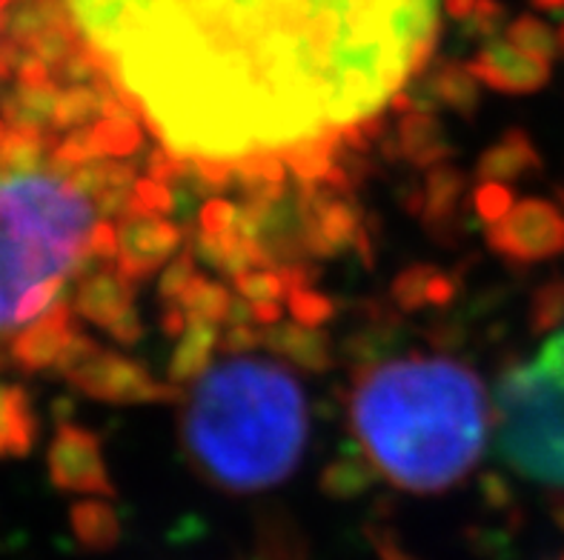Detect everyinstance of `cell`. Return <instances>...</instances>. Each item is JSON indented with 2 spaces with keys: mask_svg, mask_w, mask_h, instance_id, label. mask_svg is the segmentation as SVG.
Wrapping results in <instances>:
<instances>
[{
  "mask_svg": "<svg viewBox=\"0 0 564 560\" xmlns=\"http://www.w3.org/2000/svg\"><path fill=\"white\" fill-rule=\"evenodd\" d=\"M499 452L530 481L564 492V372L513 363L496 389Z\"/></svg>",
  "mask_w": 564,
  "mask_h": 560,
  "instance_id": "obj_5",
  "label": "cell"
},
{
  "mask_svg": "<svg viewBox=\"0 0 564 560\" xmlns=\"http://www.w3.org/2000/svg\"><path fill=\"white\" fill-rule=\"evenodd\" d=\"M195 261H198V257H195L193 246H189V249H184L181 255H175L170 263H166L164 272H161V277H158V298L164 300V306L178 304L181 295H184V292L189 289V284H193L195 277H198Z\"/></svg>",
  "mask_w": 564,
  "mask_h": 560,
  "instance_id": "obj_33",
  "label": "cell"
},
{
  "mask_svg": "<svg viewBox=\"0 0 564 560\" xmlns=\"http://www.w3.org/2000/svg\"><path fill=\"white\" fill-rule=\"evenodd\" d=\"M232 286H236L238 295H241L243 300H250L252 306L281 304V300H286V284L284 277H281L279 266L241 272L238 277H232Z\"/></svg>",
  "mask_w": 564,
  "mask_h": 560,
  "instance_id": "obj_30",
  "label": "cell"
},
{
  "mask_svg": "<svg viewBox=\"0 0 564 560\" xmlns=\"http://www.w3.org/2000/svg\"><path fill=\"white\" fill-rule=\"evenodd\" d=\"M238 212H241V206L232 200L209 198L198 212V232H229L238 227Z\"/></svg>",
  "mask_w": 564,
  "mask_h": 560,
  "instance_id": "obj_37",
  "label": "cell"
},
{
  "mask_svg": "<svg viewBox=\"0 0 564 560\" xmlns=\"http://www.w3.org/2000/svg\"><path fill=\"white\" fill-rule=\"evenodd\" d=\"M556 32H558V46H562V52H564V23L556 29Z\"/></svg>",
  "mask_w": 564,
  "mask_h": 560,
  "instance_id": "obj_45",
  "label": "cell"
},
{
  "mask_svg": "<svg viewBox=\"0 0 564 560\" xmlns=\"http://www.w3.org/2000/svg\"><path fill=\"white\" fill-rule=\"evenodd\" d=\"M115 257H118V227L112 220H98L93 229H89V238H86L84 246V266L86 263H98V266H115Z\"/></svg>",
  "mask_w": 564,
  "mask_h": 560,
  "instance_id": "obj_36",
  "label": "cell"
},
{
  "mask_svg": "<svg viewBox=\"0 0 564 560\" xmlns=\"http://www.w3.org/2000/svg\"><path fill=\"white\" fill-rule=\"evenodd\" d=\"M376 481H379V469L372 466V461L361 449L350 447L344 449L341 458H336V461L324 469L322 490L329 497L347 501V497L365 495Z\"/></svg>",
  "mask_w": 564,
  "mask_h": 560,
  "instance_id": "obj_24",
  "label": "cell"
},
{
  "mask_svg": "<svg viewBox=\"0 0 564 560\" xmlns=\"http://www.w3.org/2000/svg\"><path fill=\"white\" fill-rule=\"evenodd\" d=\"M539 12H547V14H564V0H530Z\"/></svg>",
  "mask_w": 564,
  "mask_h": 560,
  "instance_id": "obj_43",
  "label": "cell"
},
{
  "mask_svg": "<svg viewBox=\"0 0 564 560\" xmlns=\"http://www.w3.org/2000/svg\"><path fill=\"white\" fill-rule=\"evenodd\" d=\"M467 178L462 169L453 164H438L430 166L424 175V184L419 189V212L415 218H422L427 232L438 241H444V234L456 232L458 223V206L465 198Z\"/></svg>",
  "mask_w": 564,
  "mask_h": 560,
  "instance_id": "obj_16",
  "label": "cell"
},
{
  "mask_svg": "<svg viewBox=\"0 0 564 560\" xmlns=\"http://www.w3.org/2000/svg\"><path fill=\"white\" fill-rule=\"evenodd\" d=\"M75 189L89 200L95 215L104 220L109 218H127L129 195L135 186L138 175L132 164L121 161H89L84 166H75L64 175Z\"/></svg>",
  "mask_w": 564,
  "mask_h": 560,
  "instance_id": "obj_13",
  "label": "cell"
},
{
  "mask_svg": "<svg viewBox=\"0 0 564 560\" xmlns=\"http://www.w3.org/2000/svg\"><path fill=\"white\" fill-rule=\"evenodd\" d=\"M227 352H247V349L264 347V329L261 327H227L221 334Z\"/></svg>",
  "mask_w": 564,
  "mask_h": 560,
  "instance_id": "obj_39",
  "label": "cell"
},
{
  "mask_svg": "<svg viewBox=\"0 0 564 560\" xmlns=\"http://www.w3.org/2000/svg\"><path fill=\"white\" fill-rule=\"evenodd\" d=\"M465 37L470 41H490L499 37L501 29H508V9L499 0H479L465 23Z\"/></svg>",
  "mask_w": 564,
  "mask_h": 560,
  "instance_id": "obj_34",
  "label": "cell"
},
{
  "mask_svg": "<svg viewBox=\"0 0 564 560\" xmlns=\"http://www.w3.org/2000/svg\"><path fill=\"white\" fill-rule=\"evenodd\" d=\"M98 69L189 161L341 141L427 72L438 0H64Z\"/></svg>",
  "mask_w": 564,
  "mask_h": 560,
  "instance_id": "obj_1",
  "label": "cell"
},
{
  "mask_svg": "<svg viewBox=\"0 0 564 560\" xmlns=\"http://www.w3.org/2000/svg\"><path fill=\"white\" fill-rule=\"evenodd\" d=\"M175 206H178L175 191L147 175V178H138L135 186H132L127 218H166L170 212H175Z\"/></svg>",
  "mask_w": 564,
  "mask_h": 560,
  "instance_id": "obj_29",
  "label": "cell"
},
{
  "mask_svg": "<svg viewBox=\"0 0 564 560\" xmlns=\"http://www.w3.org/2000/svg\"><path fill=\"white\" fill-rule=\"evenodd\" d=\"M539 172H542V155L522 129H508L476 164V178L481 184L510 186L516 180L533 178Z\"/></svg>",
  "mask_w": 564,
  "mask_h": 560,
  "instance_id": "obj_18",
  "label": "cell"
},
{
  "mask_svg": "<svg viewBox=\"0 0 564 560\" xmlns=\"http://www.w3.org/2000/svg\"><path fill=\"white\" fill-rule=\"evenodd\" d=\"M95 209L61 175H0V334L18 327L29 289L84 270Z\"/></svg>",
  "mask_w": 564,
  "mask_h": 560,
  "instance_id": "obj_4",
  "label": "cell"
},
{
  "mask_svg": "<svg viewBox=\"0 0 564 560\" xmlns=\"http://www.w3.org/2000/svg\"><path fill=\"white\" fill-rule=\"evenodd\" d=\"M72 526L86 547L109 549L118 540V518L104 501H80L72 506Z\"/></svg>",
  "mask_w": 564,
  "mask_h": 560,
  "instance_id": "obj_27",
  "label": "cell"
},
{
  "mask_svg": "<svg viewBox=\"0 0 564 560\" xmlns=\"http://www.w3.org/2000/svg\"><path fill=\"white\" fill-rule=\"evenodd\" d=\"M304 389L284 366L232 358L195 381L184 440L204 475L232 492L286 481L307 443Z\"/></svg>",
  "mask_w": 564,
  "mask_h": 560,
  "instance_id": "obj_3",
  "label": "cell"
},
{
  "mask_svg": "<svg viewBox=\"0 0 564 560\" xmlns=\"http://www.w3.org/2000/svg\"><path fill=\"white\" fill-rule=\"evenodd\" d=\"M487 246L522 266L564 255V212L551 200H519L499 223L487 227Z\"/></svg>",
  "mask_w": 564,
  "mask_h": 560,
  "instance_id": "obj_8",
  "label": "cell"
},
{
  "mask_svg": "<svg viewBox=\"0 0 564 560\" xmlns=\"http://www.w3.org/2000/svg\"><path fill=\"white\" fill-rule=\"evenodd\" d=\"M536 358L542 363H547V366H553V370L564 372V323L544 341L542 352H539Z\"/></svg>",
  "mask_w": 564,
  "mask_h": 560,
  "instance_id": "obj_41",
  "label": "cell"
},
{
  "mask_svg": "<svg viewBox=\"0 0 564 560\" xmlns=\"http://www.w3.org/2000/svg\"><path fill=\"white\" fill-rule=\"evenodd\" d=\"M352 426L379 475L415 495L456 486L487 440L481 381L451 358L410 355L356 381Z\"/></svg>",
  "mask_w": 564,
  "mask_h": 560,
  "instance_id": "obj_2",
  "label": "cell"
},
{
  "mask_svg": "<svg viewBox=\"0 0 564 560\" xmlns=\"http://www.w3.org/2000/svg\"><path fill=\"white\" fill-rule=\"evenodd\" d=\"M456 295L458 277L430 263H413L408 270H401L390 286V298L401 312H422L433 306L444 309L456 304Z\"/></svg>",
  "mask_w": 564,
  "mask_h": 560,
  "instance_id": "obj_19",
  "label": "cell"
},
{
  "mask_svg": "<svg viewBox=\"0 0 564 560\" xmlns=\"http://www.w3.org/2000/svg\"><path fill=\"white\" fill-rule=\"evenodd\" d=\"M476 3H479V0H444L447 14H451V18H456V21H462V23L470 18L473 9H476Z\"/></svg>",
  "mask_w": 564,
  "mask_h": 560,
  "instance_id": "obj_42",
  "label": "cell"
},
{
  "mask_svg": "<svg viewBox=\"0 0 564 560\" xmlns=\"http://www.w3.org/2000/svg\"><path fill=\"white\" fill-rule=\"evenodd\" d=\"M23 57H26V52H23L18 43L9 41V37L7 41H0V86L18 75V66L23 64Z\"/></svg>",
  "mask_w": 564,
  "mask_h": 560,
  "instance_id": "obj_40",
  "label": "cell"
},
{
  "mask_svg": "<svg viewBox=\"0 0 564 560\" xmlns=\"http://www.w3.org/2000/svg\"><path fill=\"white\" fill-rule=\"evenodd\" d=\"M115 92L112 80L104 75L95 84L66 86L57 95L55 118H52V132H72V129H84L100 118L104 98Z\"/></svg>",
  "mask_w": 564,
  "mask_h": 560,
  "instance_id": "obj_23",
  "label": "cell"
},
{
  "mask_svg": "<svg viewBox=\"0 0 564 560\" xmlns=\"http://www.w3.org/2000/svg\"><path fill=\"white\" fill-rule=\"evenodd\" d=\"M304 223V255L307 257H338L344 252H356L370 263V234L365 229V212L358 209L347 189L327 184H299L295 191Z\"/></svg>",
  "mask_w": 564,
  "mask_h": 560,
  "instance_id": "obj_6",
  "label": "cell"
},
{
  "mask_svg": "<svg viewBox=\"0 0 564 560\" xmlns=\"http://www.w3.org/2000/svg\"><path fill=\"white\" fill-rule=\"evenodd\" d=\"M57 95H61V86L55 80L41 86L14 84V89L0 95V118H3L9 129L50 135Z\"/></svg>",
  "mask_w": 564,
  "mask_h": 560,
  "instance_id": "obj_21",
  "label": "cell"
},
{
  "mask_svg": "<svg viewBox=\"0 0 564 560\" xmlns=\"http://www.w3.org/2000/svg\"><path fill=\"white\" fill-rule=\"evenodd\" d=\"M46 463H50L52 483L61 492L104 497L115 495L98 435L89 432L86 426L61 420L50 443V452H46Z\"/></svg>",
  "mask_w": 564,
  "mask_h": 560,
  "instance_id": "obj_9",
  "label": "cell"
},
{
  "mask_svg": "<svg viewBox=\"0 0 564 560\" xmlns=\"http://www.w3.org/2000/svg\"><path fill=\"white\" fill-rule=\"evenodd\" d=\"M467 69L479 78V84L505 95L539 92L551 80V61L519 50L501 35L481 43L479 55L473 57Z\"/></svg>",
  "mask_w": 564,
  "mask_h": 560,
  "instance_id": "obj_11",
  "label": "cell"
},
{
  "mask_svg": "<svg viewBox=\"0 0 564 560\" xmlns=\"http://www.w3.org/2000/svg\"><path fill=\"white\" fill-rule=\"evenodd\" d=\"M384 152L390 157H404L415 169L444 164L453 155L447 129L433 112H404L395 123V132L384 138Z\"/></svg>",
  "mask_w": 564,
  "mask_h": 560,
  "instance_id": "obj_15",
  "label": "cell"
},
{
  "mask_svg": "<svg viewBox=\"0 0 564 560\" xmlns=\"http://www.w3.org/2000/svg\"><path fill=\"white\" fill-rule=\"evenodd\" d=\"M75 332L78 329H75V320H72V304L69 300H57L41 318L26 323L21 332L14 334L9 358L23 372L50 370L61 361L66 343Z\"/></svg>",
  "mask_w": 564,
  "mask_h": 560,
  "instance_id": "obj_12",
  "label": "cell"
},
{
  "mask_svg": "<svg viewBox=\"0 0 564 560\" xmlns=\"http://www.w3.org/2000/svg\"><path fill=\"white\" fill-rule=\"evenodd\" d=\"M558 198H562V204H564V189H562V191H558Z\"/></svg>",
  "mask_w": 564,
  "mask_h": 560,
  "instance_id": "obj_47",
  "label": "cell"
},
{
  "mask_svg": "<svg viewBox=\"0 0 564 560\" xmlns=\"http://www.w3.org/2000/svg\"><path fill=\"white\" fill-rule=\"evenodd\" d=\"M66 381L93 400L115 406H141V404H175L181 400L178 386L161 383L135 358L121 352L98 349L80 370L72 372Z\"/></svg>",
  "mask_w": 564,
  "mask_h": 560,
  "instance_id": "obj_7",
  "label": "cell"
},
{
  "mask_svg": "<svg viewBox=\"0 0 564 560\" xmlns=\"http://www.w3.org/2000/svg\"><path fill=\"white\" fill-rule=\"evenodd\" d=\"M9 3H12V0H0V29H3V9H7Z\"/></svg>",
  "mask_w": 564,
  "mask_h": 560,
  "instance_id": "obj_44",
  "label": "cell"
},
{
  "mask_svg": "<svg viewBox=\"0 0 564 560\" xmlns=\"http://www.w3.org/2000/svg\"><path fill=\"white\" fill-rule=\"evenodd\" d=\"M3 132H7V123H3V118H0V138H3Z\"/></svg>",
  "mask_w": 564,
  "mask_h": 560,
  "instance_id": "obj_46",
  "label": "cell"
},
{
  "mask_svg": "<svg viewBox=\"0 0 564 560\" xmlns=\"http://www.w3.org/2000/svg\"><path fill=\"white\" fill-rule=\"evenodd\" d=\"M232 295L224 284L209 277H195L189 289L178 298V309L184 312L186 323H204V327H224L229 315Z\"/></svg>",
  "mask_w": 564,
  "mask_h": 560,
  "instance_id": "obj_25",
  "label": "cell"
},
{
  "mask_svg": "<svg viewBox=\"0 0 564 560\" xmlns=\"http://www.w3.org/2000/svg\"><path fill=\"white\" fill-rule=\"evenodd\" d=\"M218 343H221L218 327L186 323L184 334L178 338V347H175V352L170 358V366H166V377H170L172 386L198 381L209 370Z\"/></svg>",
  "mask_w": 564,
  "mask_h": 560,
  "instance_id": "obj_22",
  "label": "cell"
},
{
  "mask_svg": "<svg viewBox=\"0 0 564 560\" xmlns=\"http://www.w3.org/2000/svg\"><path fill=\"white\" fill-rule=\"evenodd\" d=\"M505 37H508L513 46H519V50L530 52V55L536 57H544V61H553L556 55H562L556 29H551L544 21L533 18V14H524V18H516L513 23H508Z\"/></svg>",
  "mask_w": 564,
  "mask_h": 560,
  "instance_id": "obj_28",
  "label": "cell"
},
{
  "mask_svg": "<svg viewBox=\"0 0 564 560\" xmlns=\"http://www.w3.org/2000/svg\"><path fill=\"white\" fill-rule=\"evenodd\" d=\"M41 440L35 404L18 383H0V461L26 458Z\"/></svg>",
  "mask_w": 564,
  "mask_h": 560,
  "instance_id": "obj_20",
  "label": "cell"
},
{
  "mask_svg": "<svg viewBox=\"0 0 564 560\" xmlns=\"http://www.w3.org/2000/svg\"><path fill=\"white\" fill-rule=\"evenodd\" d=\"M286 309H290L295 323H304V327H324L336 315L333 298H327L324 292L313 289V286H299V289L286 292Z\"/></svg>",
  "mask_w": 564,
  "mask_h": 560,
  "instance_id": "obj_31",
  "label": "cell"
},
{
  "mask_svg": "<svg viewBox=\"0 0 564 560\" xmlns=\"http://www.w3.org/2000/svg\"><path fill=\"white\" fill-rule=\"evenodd\" d=\"M109 338H112L115 343H121V347H135L138 341H143V334H147V327H143L141 315H138V309L132 306L129 312H123L121 318L115 320L112 327L107 329Z\"/></svg>",
  "mask_w": 564,
  "mask_h": 560,
  "instance_id": "obj_38",
  "label": "cell"
},
{
  "mask_svg": "<svg viewBox=\"0 0 564 560\" xmlns=\"http://www.w3.org/2000/svg\"><path fill=\"white\" fill-rule=\"evenodd\" d=\"M564 323V281H551L533 295L530 304V329L533 332H556Z\"/></svg>",
  "mask_w": 564,
  "mask_h": 560,
  "instance_id": "obj_32",
  "label": "cell"
},
{
  "mask_svg": "<svg viewBox=\"0 0 564 560\" xmlns=\"http://www.w3.org/2000/svg\"><path fill=\"white\" fill-rule=\"evenodd\" d=\"M264 347L275 355L290 361L304 372H329L336 366V352L333 341L322 327H304V323H272L264 329Z\"/></svg>",
  "mask_w": 564,
  "mask_h": 560,
  "instance_id": "obj_17",
  "label": "cell"
},
{
  "mask_svg": "<svg viewBox=\"0 0 564 560\" xmlns=\"http://www.w3.org/2000/svg\"><path fill=\"white\" fill-rule=\"evenodd\" d=\"M50 135L7 127V132L0 138V175L41 172L46 161H50Z\"/></svg>",
  "mask_w": 564,
  "mask_h": 560,
  "instance_id": "obj_26",
  "label": "cell"
},
{
  "mask_svg": "<svg viewBox=\"0 0 564 560\" xmlns=\"http://www.w3.org/2000/svg\"><path fill=\"white\" fill-rule=\"evenodd\" d=\"M184 229L166 218H123L118 223L115 270L132 284L150 281L181 252Z\"/></svg>",
  "mask_w": 564,
  "mask_h": 560,
  "instance_id": "obj_10",
  "label": "cell"
},
{
  "mask_svg": "<svg viewBox=\"0 0 564 560\" xmlns=\"http://www.w3.org/2000/svg\"><path fill=\"white\" fill-rule=\"evenodd\" d=\"M473 209L485 227H494L513 209V191L505 184H481L473 191Z\"/></svg>",
  "mask_w": 564,
  "mask_h": 560,
  "instance_id": "obj_35",
  "label": "cell"
},
{
  "mask_svg": "<svg viewBox=\"0 0 564 560\" xmlns=\"http://www.w3.org/2000/svg\"><path fill=\"white\" fill-rule=\"evenodd\" d=\"M135 306V284L115 266H100L84 277L72 298V312L100 329H109Z\"/></svg>",
  "mask_w": 564,
  "mask_h": 560,
  "instance_id": "obj_14",
  "label": "cell"
}]
</instances>
